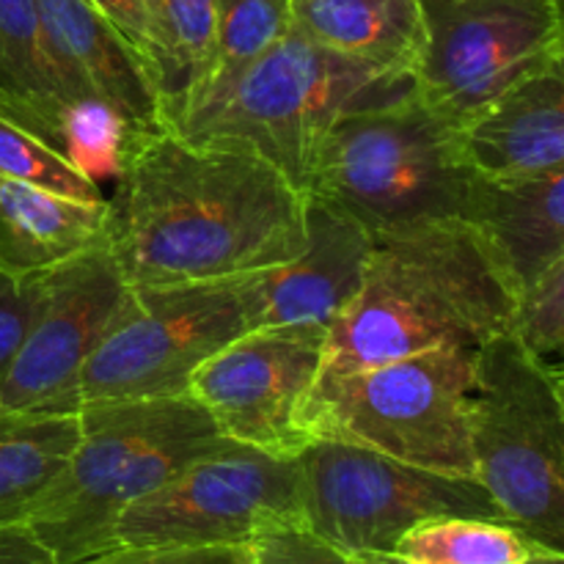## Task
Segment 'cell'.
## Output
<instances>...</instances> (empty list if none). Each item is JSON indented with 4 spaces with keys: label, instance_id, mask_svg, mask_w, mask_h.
Returning a JSON list of instances; mask_svg holds the SVG:
<instances>
[{
    "label": "cell",
    "instance_id": "21",
    "mask_svg": "<svg viewBox=\"0 0 564 564\" xmlns=\"http://www.w3.org/2000/svg\"><path fill=\"white\" fill-rule=\"evenodd\" d=\"M69 99L50 61L36 0H0V110L44 138Z\"/></svg>",
    "mask_w": 564,
    "mask_h": 564
},
{
    "label": "cell",
    "instance_id": "4",
    "mask_svg": "<svg viewBox=\"0 0 564 564\" xmlns=\"http://www.w3.org/2000/svg\"><path fill=\"white\" fill-rule=\"evenodd\" d=\"M468 180L455 127L413 88L334 121L314 158L306 196L352 215L369 235H383L460 218Z\"/></svg>",
    "mask_w": 564,
    "mask_h": 564
},
{
    "label": "cell",
    "instance_id": "1",
    "mask_svg": "<svg viewBox=\"0 0 564 564\" xmlns=\"http://www.w3.org/2000/svg\"><path fill=\"white\" fill-rule=\"evenodd\" d=\"M108 198V242L127 284H193L301 257L306 193L235 138L135 135Z\"/></svg>",
    "mask_w": 564,
    "mask_h": 564
},
{
    "label": "cell",
    "instance_id": "17",
    "mask_svg": "<svg viewBox=\"0 0 564 564\" xmlns=\"http://www.w3.org/2000/svg\"><path fill=\"white\" fill-rule=\"evenodd\" d=\"M460 218L494 248L516 290L564 259V169L532 176L471 174Z\"/></svg>",
    "mask_w": 564,
    "mask_h": 564
},
{
    "label": "cell",
    "instance_id": "6",
    "mask_svg": "<svg viewBox=\"0 0 564 564\" xmlns=\"http://www.w3.org/2000/svg\"><path fill=\"white\" fill-rule=\"evenodd\" d=\"M413 88V77L358 64L314 42L292 22L218 102L182 121L174 132L248 143L306 193L319 143L336 119L400 99Z\"/></svg>",
    "mask_w": 564,
    "mask_h": 564
},
{
    "label": "cell",
    "instance_id": "25",
    "mask_svg": "<svg viewBox=\"0 0 564 564\" xmlns=\"http://www.w3.org/2000/svg\"><path fill=\"white\" fill-rule=\"evenodd\" d=\"M0 176L83 202H102L97 180H91L58 149L50 147L44 138L22 127L3 110H0Z\"/></svg>",
    "mask_w": 564,
    "mask_h": 564
},
{
    "label": "cell",
    "instance_id": "13",
    "mask_svg": "<svg viewBox=\"0 0 564 564\" xmlns=\"http://www.w3.org/2000/svg\"><path fill=\"white\" fill-rule=\"evenodd\" d=\"M127 292L108 240L39 275L25 336L0 380V411H75L77 378Z\"/></svg>",
    "mask_w": 564,
    "mask_h": 564
},
{
    "label": "cell",
    "instance_id": "12",
    "mask_svg": "<svg viewBox=\"0 0 564 564\" xmlns=\"http://www.w3.org/2000/svg\"><path fill=\"white\" fill-rule=\"evenodd\" d=\"M325 350L323 325H259L207 358L187 383V394L226 438L297 457L312 441L308 408Z\"/></svg>",
    "mask_w": 564,
    "mask_h": 564
},
{
    "label": "cell",
    "instance_id": "16",
    "mask_svg": "<svg viewBox=\"0 0 564 564\" xmlns=\"http://www.w3.org/2000/svg\"><path fill=\"white\" fill-rule=\"evenodd\" d=\"M460 163L479 176L564 169V64L523 77L455 130Z\"/></svg>",
    "mask_w": 564,
    "mask_h": 564
},
{
    "label": "cell",
    "instance_id": "31",
    "mask_svg": "<svg viewBox=\"0 0 564 564\" xmlns=\"http://www.w3.org/2000/svg\"><path fill=\"white\" fill-rule=\"evenodd\" d=\"M0 564H55L25 523L0 529Z\"/></svg>",
    "mask_w": 564,
    "mask_h": 564
},
{
    "label": "cell",
    "instance_id": "18",
    "mask_svg": "<svg viewBox=\"0 0 564 564\" xmlns=\"http://www.w3.org/2000/svg\"><path fill=\"white\" fill-rule=\"evenodd\" d=\"M108 240V198L83 202L0 176V270L39 279Z\"/></svg>",
    "mask_w": 564,
    "mask_h": 564
},
{
    "label": "cell",
    "instance_id": "20",
    "mask_svg": "<svg viewBox=\"0 0 564 564\" xmlns=\"http://www.w3.org/2000/svg\"><path fill=\"white\" fill-rule=\"evenodd\" d=\"M77 441V411H0V529L25 523Z\"/></svg>",
    "mask_w": 564,
    "mask_h": 564
},
{
    "label": "cell",
    "instance_id": "15",
    "mask_svg": "<svg viewBox=\"0 0 564 564\" xmlns=\"http://www.w3.org/2000/svg\"><path fill=\"white\" fill-rule=\"evenodd\" d=\"M372 235L352 215L306 196V246L301 257L259 273L262 325H330L350 308L367 275Z\"/></svg>",
    "mask_w": 564,
    "mask_h": 564
},
{
    "label": "cell",
    "instance_id": "8",
    "mask_svg": "<svg viewBox=\"0 0 564 564\" xmlns=\"http://www.w3.org/2000/svg\"><path fill=\"white\" fill-rule=\"evenodd\" d=\"M259 273L132 286L77 378L75 411L97 402L187 394L207 358L262 325Z\"/></svg>",
    "mask_w": 564,
    "mask_h": 564
},
{
    "label": "cell",
    "instance_id": "28",
    "mask_svg": "<svg viewBox=\"0 0 564 564\" xmlns=\"http://www.w3.org/2000/svg\"><path fill=\"white\" fill-rule=\"evenodd\" d=\"M69 564H251V545H202V549L116 545Z\"/></svg>",
    "mask_w": 564,
    "mask_h": 564
},
{
    "label": "cell",
    "instance_id": "29",
    "mask_svg": "<svg viewBox=\"0 0 564 564\" xmlns=\"http://www.w3.org/2000/svg\"><path fill=\"white\" fill-rule=\"evenodd\" d=\"M36 301V279H17L0 270V380L25 336Z\"/></svg>",
    "mask_w": 564,
    "mask_h": 564
},
{
    "label": "cell",
    "instance_id": "11",
    "mask_svg": "<svg viewBox=\"0 0 564 564\" xmlns=\"http://www.w3.org/2000/svg\"><path fill=\"white\" fill-rule=\"evenodd\" d=\"M422 14L413 80L455 130L518 80L564 64L562 0H422Z\"/></svg>",
    "mask_w": 564,
    "mask_h": 564
},
{
    "label": "cell",
    "instance_id": "32",
    "mask_svg": "<svg viewBox=\"0 0 564 564\" xmlns=\"http://www.w3.org/2000/svg\"><path fill=\"white\" fill-rule=\"evenodd\" d=\"M380 564H391L389 560H380ZM527 564H564V554H543V556H534Z\"/></svg>",
    "mask_w": 564,
    "mask_h": 564
},
{
    "label": "cell",
    "instance_id": "27",
    "mask_svg": "<svg viewBox=\"0 0 564 564\" xmlns=\"http://www.w3.org/2000/svg\"><path fill=\"white\" fill-rule=\"evenodd\" d=\"M251 564H380V560L345 554L306 527H279L253 540Z\"/></svg>",
    "mask_w": 564,
    "mask_h": 564
},
{
    "label": "cell",
    "instance_id": "30",
    "mask_svg": "<svg viewBox=\"0 0 564 564\" xmlns=\"http://www.w3.org/2000/svg\"><path fill=\"white\" fill-rule=\"evenodd\" d=\"M91 3L97 6V9L105 14V20L121 33V39L130 44L132 53L147 64L149 75H152V66H149V36H147V11H143V0H91Z\"/></svg>",
    "mask_w": 564,
    "mask_h": 564
},
{
    "label": "cell",
    "instance_id": "5",
    "mask_svg": "<svg viewBox=\"0 0 564 564\" xmlns=\"http://www.w3.org/2000/svg\"><path fill=\"white\" fill-rule=\"evenodd\" d=\"M474 479L510 527L564 554L562 369L512 330L474 350Z\"/></svg>",
    "mask_w": 564,
    "mask_h": 564
},
{
    "label": "cell",
    "instance_id": "14",
    "mask_svg": "<svg viewBox=\"0 0 564 564\" xmlns=\"http://www.w3.org/2000/svg\"><path fill=\"white\" fill-rule=\"evenodd\" d=\"M50 61L69 99H99L132 130H163L147 64L91 0H36Z\"/></svg>",
    "mask_w": 564,
    "mask_h": 564
},
{
    "label": "cell",
    "instance_id": "23",
    "mask_svg": "<svg viewBox=\"0 0 564 564\" xmlns=\"http://www.w3.org/2000/svg\"><path fill=\"white\" fill-rule=\"evenodd\" d=\"M292 25V6L290 0H218L215 11V36L213 53H209L207 72L198 83L196 94L191 97L187 108L182 110L180 119L187 121L191 116L202 113L209 105L218 102L237 77L259 58L268 53L275 42ZM169 127V130H174Z\"/></svg>",
    "mask_w": 564,
    "mask_h": 564
},
{
    "label": "cell",
    "instance_id": "10",
    "mask_svg": "<svg viewBox=\"0 0 564 564\" xmlns=\"http://www.w3.org/2000/svg\"><path fill=\"white\" fill-rule=\"evenodd\" d=\"M279 527H303L297 457L226 438L127 507L113 527V545H251Z\"/></svg>",
    "mask_w": 564,
    "mask_h": 564
},
{
    "label": "cell",
    "instance_id": "9",
    "mask_svg": "<svg viewBox=\"0 0 564 564\" xmlns=\"http://www.w3.org/2000/svg\"><path fill=\"white\" fill-rule=\"evenodd\" d=\"M297 466L303 527L364 560H386L408 529L430 518L505 521L477 479L424 471L367 446L314 438Z\"/></svg>",
    "mask_w": 564,
    "mask_h": 564
},
{
    "label": "cell",
    "instance_id": "7",
    "mask_svg": "<svg viewBox=\"0 0 564 564\" xmlns=\"http://www.w3.org/2000/svg\"><path fill=\"white\" fill-rule=\"evenodd\" d=\"M477 347L444 345L319 380L308 433L474 479L471 380Z\"/></svg>",
    "mask_w": 564,
    "mask_h": 564
},
{
    "label": "cell",
    "instance_id": "2",
    "mask_svg": "<svg viewBox=\"0 0 564 564\" xmlns=\"http://www.w3.org/2000/svg\"><path fill=\"white\" fill-rule=\"evenodd\" d=\"M516 284L463 218L372 235L356 301L330 325L319 380L411 352L479 347L510 330Z\"/></svg>",
    "mask_w": 564,
    "mask_h": 564
},
{
    "label": "cell",
    "instance_id": "3",
    "mask_svg": "<svg viewBox=\"0 0 564 564\" xmlns=\"http://www.w3.org/2000/svg\"><path fill=\"white\" fill-rule=\"evenodd\" d=\"M77 416V449L25 518L55 564L116 549L127 507L226 441L191 394L97 402Z\"/></svg>",
    "mask_w": 564,
    "mask_h": 564
},
{
    "label": "cell",
    "instance_id": "24",
    "mask_svg": "<svg viewBox=\"0 0 564 564\" xmlns=\"http://www.w3.org/2000/svg\"><path fill=\"white\" fill-rule=\"evenodd\" d=\"M556 554L505 521L441 516L416 523L397 540L391 564H527Z\"/></svg>",
    "mask_w": 564,
    "mask_h": 564
},
{
    "label": "cell",
    "instance_id": "19",
    "mask_svg": "<svg viewBox=\"0 0 564 564\" xmlns=\"http://www.w3.org/2000/svg\"><path fill=\"white\" fill-rule=\"evenodd\" d=\"M292 22L334 53L386 75L416 77L427 31L422 0H290Z\"/></svg>",
    "mask_w": 564,
    "mask_h": 564
},
{
    "label": "cell",
    "instance_id": "22",
    "mask_svg": "<svg viewBox=\"0 0 564 564\" xmlns=\"http://www.w3.org/2000/svg\"><path fill=\"white\" fill-rule=\"evenodd\" d=\"M143 11L160 121L174 127L207 72L218 0H143Z\"/></svg>",
    "mask_w": 564,
    "mask_h": 564
},
{
    "label": "cell",
    "instance_id": "26",
    "mask_svg": "<svg viewBox=\"0 0 564 564\" xmlns=\"http://www.w3.org/2000/svg\"><path fill=\"white\" fill-rule=\"evenodd\" d=\"M510 330L543 361L560 356L564 347V259L518 290Z\"/></svg>",
    "mask_w": 564,
    "mask_h": 564
}]
</instances>
